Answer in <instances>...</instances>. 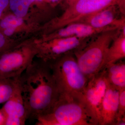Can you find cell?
I'll return each instance as SVG.
<instances>
[{"label": "cell", "instance_id": "1", "mask_svg": "<svg viewBox=\"0 0 125 125\" xmlns=\"http://www.w3.org/2000/svg\"><path fill=\"white\" fill-rule=\"evenodd\" d=\"M19 83L28 119L36 120L49 113L60 94L51 66L41 59L33 61L20 77Z\"/></svg>", "mask_w": 125, "mask_h": 125}, {"label": "cell", "instance_id": "2", "mask_svg": "<svg viewBox=\"0 0 125 125\" xmlns=\"http://www.w3.org/2000/svg\"><path fill=\"white\" fill-rule=\"evenodd\" d=\"M37 125H97L83 97L60 93L48 113L36 119Z\"/></svg>", "mask_w": 125, "mask_h": 125}, {"label": "cell", "instance_id": "3", "mask_svg": "<svg viewBox=\"0 0 125 125\" xmlns=\"http://www.w3.org/2000/svg\"><path fill=\"white\" fill-rule=\"evenodd\" d=\"M124 28L109 30L100 33L82 48L74 52L80 69L89 79L104 69L108 48L114 39Z\"/></svg>", "mask_w": 125, "mask_h": 125}, {"label": "cell", "instance_id": "4", "mask_svg": "<svg viewBox=\"0 0 125 125\" xmlns=\"http://www.w3.org/2000/svg\"><path fill=\"white\" fill-rule=\"evenodd\" d=\"M48 63L60 93L83 97L89 79L80 69L74 52Z\"/></svg>", "mask_w": 125, "mask_h": 125}, {"label": "cell", "instance_id": "5", "mask_svg": "<svg viewBox=\"0 0 125 125\" xmlns=\"http://www.w3.org/2000/svg\"><path fill=\"white\" fill-rule=\"evenodd\" d=\"M37 53L34 43L17 45L0 55V78L20 77Z\"/></svg>", "mask_w": 125, "mask_h": 125}, {"label": "cell", "instance_id": "6", "mask_svg": "<svg viewBox=\"0 0 125 125\" xmlns=\"http://www.w3.org/2000/svg\"><path fill=\"white\" fill-rule=\"evenodd\" d=\"M125 1V0H77L66 8L62 15L52 21L47 28L49 32L55 31L109 6Z\"/></svg>", "mask_w": 125, "mask_h": 125}, {"label": "cell", "instance_id": "7", "mask_svg": "<svg viewBox=\"0 0 125 125\" xmlns=\"http://www.w3.org/2000/svg\"><path fill=\"white\" fill-rule=\"evenodd\" d=\"M89 39L61 38L34 43L37 56L45 62H51L65 54L74 52L82 48Z\"/></svg>", "mask_w": 125, "mask_h": 125}, {"label": "cell", "instance_id": "8", "mask_svg": "<svg viewBox=\"0 0 125 125\" xmlns=\"http://www.w3.org/2000/svg\"><path fill=\"white\" fill-rule=\"evenodd\" d=\"M106 87V70L104 68L90 78L83 94L85 104L97 125L100 124L101 105Z\"/></svg>", "mask_w": 125, "mask_h": 125}, {"label": "cell", "instance_id": "9", "mask_svg": "<svg viewBox=\"0 0 125 125\" xmlns=\"http://www.w3.org/2000/svg\"><path fill=\"white\" fill-rule=\"evenodd\" d=\"M125 4L123 2L111 6L78 22L85 23L96 29L111 27L125 28Z\"/></svg>", "mask_w": 125, "mask_h": 125}, {"label": "cell", "instance_id": "10", "mask_svg": "<svg viewBox=\"0 0 125 125\" xmlns=\"http://www.w3.org/2000/svg\"><path fill=\"white\" fill-rule=\"evenodd\" d=\"M116 29H117L116 27H111L102 29H96L85 23L77 22L70 24L47 34L43 36L42 40L40 41L61 38L90 39L103 31Z\"/></svg>", "mask_w": 125, "mask_h": 125}, {"label": "cell", "instance_id": "11", "mask_svg": "<svg viewBox=\"0 0 125 125\" xmlns=\"http://www.w3.org/2000/svg\"><path fill=\"white\" fill-rule=\"evenodd\" d=\"M0 111L4 117L3 125H25L28 115L19 86Z\"/></svg>", "mask_w": 125, "mask_h": 125}, {"label": "cell", "instance_id": "12", "mask_svg": "<svg viewBox=\"0 0 125 125\" xmlns=\"http://www.w3.org/2000/svg\"><path fill=\"white\" fill-rule=\"evenodd\" d=\"M119 96V90L107 80L106 89L101 105L100 125H115Z\"/></svg>", "mask_w": 125, "mask_h": 125}, {"label": "cell", "instance_id": "13", "mask_svg": "<svg viewBox=\"0 0 125 125\" xmlns=\"http://www.w3.org/2000/svg\"><path fill=\"white\" fill-rule=\"evenodd\" d=\"M125 57V28H124L114 39L108 48L104 68L107 65L121 60Z\"/></svg>", "mask_w": 125, "mask_h": 125}, {"label": "cell", "instance_id": "14", "mask_svg": "<svg viewBox=\"0 0 125 125\" xmlns=\"http://www.w3.org/2000/svg\"><path fill=\"white\" fill-rule=\"evenodd\" d=\"M106 78L108 83L118 90L125 88V63L120 60L105 66Z\"/></svg>", "mask_w": 125, "mask_h": 125}, {"label": "cell", "instance_id": "15", "mask_svg": "<svg viewBox=\"0 0 125 125\" xmlns=\"http://www.w3.org/2000/svg\"><path fill=\"white\" fill-rule=\"evenodd\" d=\"M24 24L23 18L13 14H4L0 19V31L9 38L20 30Z\"/></svg>", "mask_w": 125, "mask_h": 125}, {"label": "cell", "instance_id": "16", "mask_svg": "<svg viewBox=\"0 0 125 125\" xmlns=\"http://www.w3.org/2000/svg\"><path fill=\"white\" fill-rule=\"evenodd\" d=\"M19 78H0V104L8 101L18 89Z\"/></svg>", "mask_w": 125, "mask_h": 125}, {"label": "cell", "instance_id": "17", "mask_svg": "<svg viewBox=\"0 0 125 125\" xmlns=\"http://www.w3.org/2000/svg\"><path fill=\"white\" fill-rule=\"evenodd\" d=\"M35 1L36 0H10L9 8L15 15L24 19Z\"/></svg>", "mask_w": 125, "mask_h": 125}, {"label": "cell", "instance_id": "18", "mask_svg": "<svg viewBox=\"0 0 125 125\" xmlns=\"http://www.w3.org/2000/svg\"><path fill=\"white\" fill-rule=\"evenodd\" d=\"M119 102L116 125H125V88L119 89Z\"/></svg>", "mask_w": 125, "mask_h": 125}, {"label": "cell", "instance_id": "19", "mask_svg": "<svg viewBox=\"0 0 125 125\" xmlns=\"http://www.w3.org/2000/svg\"><path fill=\"white\" fill-rule=\"evenodd\" d=\"M16 46L0 31V55Z\"/></svg>", "mask_w": 125, "mask_h": 125}, {"label": "cell", "instance_id": "20", "mask_svg": "<svg viewBox=\"0 0 125 125\" xmlns=\"http://www.w3.org/2000/svg\"><path fill=\"white\" fill-rule=\"evenodd\" d=\"M10 0H0V19L4 14L5 11L9 8Z\"/></svg>", "mask_w": 125, "mask_h": 125}, {"label": "cell", "instance_id": "21", "mask_svg": "<svg viewBox=\"0 0 125 125\" xmlns=\"http://www.w3.org/2000/svg\"><path fill=\"white\" fill-rule=\"evenodd\" d=\"M77 0H62L64 4L66 6V8L72 4Z\"/></svg>", "mask_w": 125, "mask_h": 125}, {"label": "cell", "instance_id": "22", "mask_svg": "<svg viewBox=\"0 0 125 125\" xmlns=\"http://www.w3.org/2000/svg\"><path fill=\"white\" fill-rule=\"evenodd\" d=\"M4 118L2 113L0 111V125H4Z\"/></svg>", "mask_w": 125, "mask_h": 125}]
</instances>
